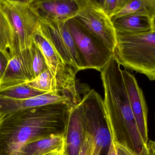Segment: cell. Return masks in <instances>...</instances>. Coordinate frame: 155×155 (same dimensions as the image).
<instances>
[{"mask_svg":"<svg viewBox=\"0 0 155 155\" xmlns=\"http://www.w3.org/2000/svg\"><path fill=\"white\" fill-rule=\"evenodd\" d=\"M152 28L153 31L155 32V14L153 15L152 18Z\"/></svg>","mask_w":155,"mask_h":155,"instance_id":"obj_25","label":"cell"},{"mask_svg":"<svg viewBox=\"0 0 155 155\" xmlns=\"http://www.w3.org/2000/svg\"><path fill=\"white\" fill-rule=\"evenodd\" d=\"M80 103L84 122L85 138L89 144V155H100L111 142L104 115L103 98L92 89L83 95Z\"/></svg>","mask_w":155,"mask_h":155,"instance_id":"obj_5","label":"cell"},{"mask_svg":"<svg viewBox=\"0 0 155 155\" xmlns=\"http://www.w3.org/2000/svg\"><path fill=\"white\" fill-rule=\"evenodd\" d=\"M33 3L40 16L64 22L78 11L76 0H33Z\"/></svg>","mask_w":155,"mask_h":155,"instance_id":"obj_11","label":"cell"},{"mask_svg":"<svg viewBox=\"0 0 155 155\" xmlns=\"http://www.w3.org/2000/svg\"><path fill=\"white\" fill-rule=\"evenodd\" d=\"M107 155H117L116 148L114 142L111 140L110 145L108 147V150Z\"/></svg>","mask_w":155,"mask_h":155,"instance_id":"obj_24","label":"cell"},{"mask_svg":"<svg viewBox=\"0 0 155 155\" xmlns=\"http://www.w3.org/2000/svg\"><path fill=\"white\" fill-rule=\"evenodd\" d=\"M69 105L22 109L0 116V155H18L27 143L63 134Z\"/></svg>","mask_w":155,"mask_h":155,"instance_id":"obj_1","label":"cell"},{"mask_svg":"<svg viewBox=\"0 0 155 155\" xmlns=\"http://www.w3.org/2000/svg\"><path fill=\"white\" fill-rule=\"evenodd\" d=\"M67 23L70 33L84 61L85 70L93 69L100 72L114 53L74 18L70 19Z\"/></svg>","mask_w":155,"mask_h":155,"instance_id":"obj_7","label":"cell"},{"mask_svg":"<svg viewBox=\"0 0 155 155\" xmlns=\"http://www.w3.org/2000/svg\"><path fill=\"white\" fill-rule=\"evenodd\" d=\"M64 152L63 134L31 141L21 148L18 155H45L54 153L64 154Z\"/></svg>","mask_w":155,"mask_h":155,"instance_id":"obj_13","label":"cell"},{"mask_svg":"<svg viewBox=\"0 0 155 155\" xmlns=\"http://www.w3.org/2000/svg\"><path fill=\"white\" fill-rule=\"evenodd\" d=\"M116 31L130 34H139L153 31L152 18L147 15L130 14L111 20Z\"/></svg>","mask_w":155,"mask_h":155,"instance_id":"obj_12","label":"cell"},{"mask_svg":"<svg viewBox=\"0 0 155 155\" xmlns=\"http://www.w3.org/2000/svg\"><path fill=\"white\" fill-rule=\"evenodd\" d=\"M11 58L9 52H5L0 51V80L5 72Z\"/></svg>","mask_w":155,"mask_h":155,"instance_id":"obj_20","label":"cell"},{"mask_svg":"<svg viewBox=\"0 0 155 155\" xmlns=\"http://www.w3.org/2000/svg\"><path fill=\"white\" fill-rule=\"evenodd\" d=\"M128 0H104L98 1L101 9L110 19L124 8Z\"/></svg>","mask_w":155,"mask_h":155,"instance_id":"obj_19","label":"cell"},{"mask_svg":"<svg viewBox=\"0 0 155 155\" xmlns=\"http://www.w3.org/2000/svg\"><path fill=\"white\" fill-rule=\"evenodd\" d=\"M117 155H135L129 149L119 144H115Z\"/></svg>","mask_w":155,"mask_h":155,"instance_id":"obj_21","label":"cell"},{"mask_svg":"<svg viewBox=\"0 0 155 155\" xmlns=\"http://www.w3.org/2000/svg\"><path fill=\"white\" fill-rule=\"evenodd\" d=\"M13 29L9 19L0 5V51H11L13 42Z\"/></svg>","mask_w":155,"mask_h":155,"instance_id":"obj_16","label":"cell"},{"mask_svg":"<svg viewBox=\"0 0 155 155\" xmlns=\"http://www.w3.org/2000/svg\"><path fill=\"white\" fill-rule=\"evenodd\" d=\"M80 101L71 106L68 110L64 133V155H78L85 139L84 122Z\"/></svg>","mask_w":155,"mask_h":155,"instance_id":"obj_10","label":"cell"},{"mask_svg":"<svg viewBox=\"0 0 155 155\" xmlns=\"http://www.w3.org/2000/svg\"><path fill=\"white\" fill-rule=\"evenodd\" d=\"M78 11L74 19L101 40L113 52L116 46L115 29L98 1L76 0Z\"/></svg>","mask_w":155,"mask_h":155,"instance_id":"obj_8","label":"cell"},{"mask_svg":"<svg viewBox=\"0 0 155 155\" xmlns=\"http://www.w3.org/2000/svg\"><path fill=\"white\" fill-rule=\"evenodd\" d=\"M28 82L29 77L20 56H12L0 80V91L25 84Z\"/></svg>","mask_w":155,"mask_h":155,"instance_id":"obj_14","label":"cell"},{"mask_svg":"<svg viewBox=\"0 0 155 155\" xmlns=\"http://www.w3.org/2000/svg\"><path fill=\"white\" fill-rule=\"evenodd\" d=\"M38 28L75 74L85 70L84 63L70 33L67 22L40 16Z\"/></svg>","mask_w":155,"mask_h":155,"instance_id":"obj_6","label":"cell"},{"mask_svg":"<svg viewBox=\"0 0 155 155\" xmlns=\"http://www.w3.org/2000/svg\"><path fill=\"white\" fill-rule=\"evenodd\" d=\"M33 0H0V5L10 21L13 31L11 57L29 49L40 22V15Z\"/></svg>","mask_w":155,"mask_h":155,"instance_id":"obj_4","label":"cell"},{"mask_svg":"<svg viewBox=\"0 0 155 155\" xmlns=\"http://www.w3.org/2000/svg\"></svg>","mask_w":155,"mask_h":155,"instance_id":"obj_27","label":"cell"},{"mask_svg":"<svg viewBox=\"0 0 155 155\" xmlns=\"http://www.w3.org/2000/svg\"><path fill=\"white\" fill-rule=\"evenodd\" d=\"M114 55L126 69L155 80V32L130 34L116 31Z\"/></svg>","mask_w":155,"mask_h":155,"instance_id":"obj_3","label":"cell"},{"mask_svg":"<svg viewBox=\"0 0 155 155\" xmlns=\"http://www.w3.org/2000/svg\"><path fill=\"white\" fill-rule=\"evenodd\" d=\"M45 155H64V154L61 153H54Z\"/></svg>","mask_w":155,"mask_h":155,"instance_id":"obj_26","label":"cell"},{"mask_svg":"<svg viewBox=\"0 0 155 155\" xmlns=\"http://www.w3.org/2000/svg\"><path fill=\"white\" fill-rule=\"evenodd\" d=\"M43 93H45L35 90L25 84L0 91V96L14 100H24Z\"/></svg>","mask_w":155,"mask_h":155,"instance_id":"obj_18","label":"cell"},{"mask_svg":"<svg viewBox=\"0 0 155 155\" xmlns=\"http://www.w3.org/2000/svg\"><path fill=\"white\" fill-rule=\"evenodd\" d=\"M150 155H155V141H150L147 145Z\"/></svg>","mask_w":155,"mask_h":155,"instance_id":"obj_23","label":"cell"},{"mask_svg":"<svg viewBox=\"0 0 155 155\" xmlns=\"http://www.w3.org/2000/svg\"><path fill=\"white\" fill-rule=\"evenodd\" d=\"M25 84L41 93H61L58 91L56 83L49 69L45 70L36 78L27 82Z\"/></svg>","mask_w":155,"mask_h":155,"instance_id":"obj_17","label":"cell"},{"mask_svg":"<svg viewBox=\"0 0 155 155\" xmlns=\"http://www.w3.org/2000/svg\"><path fill=\"white\" fill-rule=\"evenodd\" d=\"M129 103L138 131L146 145L148 143V109L144 96L135 77L127 70H122Z\"/></svg>","mask_w":155,"mask_h":155,"instance_id":"obj_9","label":"cell"},{"mask_svg":"<svg viewBox=\"0 0 155 155\" xmlns=\"http://www.w3.org/2000/svg\"><path fill=\"white\" fill-rule=\"evenodd\" d=\"M18 55L27 73L29 82L48 69L42 53L34 42L30 48Z\"/></svg>","mask_w":155,"mask_h":155,"instance_id":"obj_15","label":"cell"},{"mask_svg":"<svg viewBox=\"0 0 155 155\" xmlns=\"http://www.w3.org/2000/svg\"><path fill=\"white\" fill-rule=\"evenodd\" d=\"M104 97L105 119L114 143L119 144L138 155L147 145L138 131L133 115L121 65L113 55L100 71Z\"/></svg>","mask_w":155,"mask_h":155,"instance_id":"obj_2","label":"cell"},{"mask_svg":"<svg viewBox=\"0 0 155 155\" xmlns=\"http://www.w3.org/2000/svg\"><path fill=\"white\" fill-rule=\"evenodd\" d=\"M78 155H89V144L86 138L80 148Z\"/></svg>","mask_w":155,"mask_h":155,"instance_id":"obj_22","label":"cell"}]
</instances>
